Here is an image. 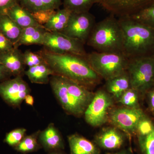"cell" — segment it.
<instances>
[{"label": "cell", "mask_w": 154, "mask_h": 154, "mask_svg": "<svg viewBox=\"0 0 154 154\" xmlns=\"http://www.w3.org/2000/svg\"><path fill=\"white\" fill-rule=\"evenodd\" d=\"M55 75L61 76L88 88L100 82L99 75L85 58L70 54H58L46 50L39 51Z\"/></svg>", "instance_id": "1"}, {"label": "cell", "mask_w": 154, "mask_h": 154, "mask_svg": "<svg viewBox=\"0 0 154 154\" xmlns=\"http://www.w3.org/2000/svg\"><path fill=\"white\" fill-rule=\"evenodd\" d=\"M124 35L122 53L129 60L154 56V29L131 17L118 18Z\"/></svg>", "instance_id": "2"}, {"label": "cell", "mask_w": 154, "mask_h": 154, "mask_svg": "<svg viewBox=\"0 0 154 154\" xmlns=\"http://www.w3.org/2000/svg\"><path fill=\"white\" fill-rule=\"evenodd\" d=\"M124 35L118 19L110 14L96 23L87 44L99 52L122 53Z\"/></svg>", "instance_id": "3"}, {"label": "cell", "mask_w": 154, "mask_h": 154, "mask_svg": "<svg viewBox=\"0 0 154 154\" xmlns=\"http://www.w3.org/2000/svg\"><path fill=\"white\" fill-rule=\"evenodd\" d=\"M85 58L101 79L106 81L126 72L129 62L122 53L96 51L87 54Z\"/></svg>", "instance_id": "4"}, {"label": "cell", "mask_w": 154, "mask_h": 154, "mask_svg": "<svg viewBox=\"0 0 154 154\" xmlns=\"http://www.w3.org/2000/svg\"><path fill=\"white\" fill-rule=\"evenodd\" d=\"M127 72L131 88L147 93L154 87V56L129 60Z\"/></svg>", "instance_id": "5"}, {"label": "cell", "mask_w": 154, "mask_h": 154, "mask_svg": "<svg viewBox=\"0 0 154 154\" xmlns=\"http://www.w3.org/2000/svg\"><path fill=\"white\" fill-rule=\"evenodd\" d=\"M85 45L60 32L47 31L45 35L44 49L58 54H70L85 57Z\"/></svg>", "instance_id": "6"}, {"label": "cell", "mask_w": 154, "mask_h": 154, "mask_svg": "<svg viewBox=\"0 0 154 154\" xmlns=\"http://www.w3.org/2000/svg\"><path fill=\"white\" fill-rule=\"evenodd\" d=\"M49 83L56 98L68 114L75 116L84 114L87 107L69 93L63 77L53 75L50 77Z\"/></svg>", "instance_id": "7"}, {"label": "cell", "mask_w": 154, "mask_h": 154, "mask_svg": "<svg viewBox=\"0 0 154 154\" xmlns=\"http://www.w3.org/2000/svg\"><path fill=\"white\" fill-rule=\"evenodd\" d=\"M113 104L112 98L106 91H97L84 113L86 122L93 127L104 124L108 119V110Z\"/></svg>", "instance_id": "8"}, {"label": "cell", "mask_w": 154, "mask_h": 154, "mask_svg": "<svg viewBox=\"0 0 154 154\" xmlns=\"http://www.w3.org/2000/svg\"><path fill=\"white\" fill-rule=\"evenodd\" d=\"M96 23L95 17L89 12L71 13L67 25L61 33L85 45Z\"/></svg>", "instance_id": "9"}, {"label": "cell", "mask_w": 154, "mask_h": 154, "mask_svg": "<svg viewBox=\"0 0 154 154\" xmlns=\"http://www.w3.org/2000/svg\"><path fill=\"white\" fill-rule=\"evenodd\" d=\"M105 10L118 18L131 17L154 5V0H96Z\"/></svg>", "instance_id": "10"}, {"label": "cell", "mask_w": 154, "mask_h": 154, "mask_svg": "<svg viewBox=\"0 0 154 154\" xmlns=\"http://www.w3.org/2000/svg\"><path fill=\"white\" fill-rule=\"evenodd\" d=\"M30 89L22 76H18L0 83V96L10 106L20 107Z\"/></svg>", "instance_id": "11"}, {"label": "cell", "mask_w": 154, "mask_h": 154, "mask_svg": "<svg viewBox=\"0 0 154 154\" xmlns=\"http://www.w3.org/2000/svg\"><path fill=\"white\" fill-rule=\"evenodd\" d=\"M145 116L140 107H125L114 109L110 112L109 117L114 126L130 134L136 132L139 122Z\"/></svg>", "instance_id": "12"}, {"label": "cell", "mask_w": 154, "mask_h": 154, "mask_svg": "<svg viewBox=\"0 0 154 154\" xmlns=\"http://www.w3.org/2000/svg\"><path fill=\"white\" fill-rule=\"evenodd\" d=\"M0 63L11 76H22L25 74L24 55L18 48H14L9 51L0 53Z\"/></svg>", "instance_id": "13"}, {"label": "cell", "mask_w": 154, "mask_h": 154, "mask_svg": "<svg viewBox=\"0 0 154 154\" xmlns=\"http://www.w3.org/2000/svg\"><path fill=\"white\" fill-rule=\"evenodd\" d=\"M125 141L124 135L113 128L102 130L94 139V143L99 148L108 150L120 149L124 146Z\"/></svg>", "instance_id": "14"}, {"label": "cell", "mask_w": 154, "mask_h": 154, "mask_svg": "<svg viewBox=\"0 0 154 154\" xmlns=\"http://www.w3.org/2000/svg\"><path fill=\"white\" fill-rule=\"evenodd\" d=\"M38 140L42 147L48 152L63 150L65 148L62 136L53 123L48 125L44 130L40 131Z\"/></svg>", "instance_id": "15"}, {"label": "cell", "mask_w": 154, "mask_h": 154, "mask_svg": "<svg viewBox=\"0 0 154 154\" xmlns=\"http://www.w3.org/2000/svg\"><path fill=\"white\" fill-rule=\"evenodd\" d=\"M70 154H100L99 148L95 143L77 134L68 137Z\"/></svg>", "instance_id": "16"}, {"label": "cell", "mask_w": 154, "mask_h": 154, "mask_svg": "<svg viewBox=\"0 0 154 154\" xmlns=\"http://www.w3.org/2000/svg\"><path fill=\"white\" fill-rule=\"evenodd\" d=\"M5 14L23 29L33 26H42L36 22L31 13L22 7L19 3L7 10Z\"/></svg>", "instance_id": "17"}, {"label": "cell", "mask_w": 154, "mask_h": 154, "mask_svg": "<svg viewBox=\"0 0 154 154\" xmlns=\"http://www.w3.org/2000/svg\"><path fill=\"white\" fill-rule=\"evenodd\" d=\"M43 26L29 27L24 28L22 35L14 48H18L22 45H43L45 35L47 32Z\"/></svg>", "instance_id": "18"}, {"label": "cell", "mask_w": 154, "mask_h": 154, "mask_svg": "<svg viewBox=\"0 0 154 154\" xmlns=\"http://www.w3.org/2000/svg\"><path fill=\"white\" fill-rule=\"evenodd\" d=\"M23 29L8 15L0 14V33L10 40L14 45L19 41Z\"/></svg>", "instance_id": "19"}, {"label": "cell", "mask_w": 154, "mask_h": 154, "mask_svg": "<svg viewBox=\"0 0 154 154\" xmlns=\"http://www.w3.org/2000/svg\"><path fill=\"white\" fill-rule=\"evenodd\" d=\"M31 82L34 84H47L49 83L50 76L55 75L54 72L45 62L36 66L29 67L25 72Z\"/></svg>", "instance_id": "20"}, {"label": "cell", "mask_w": 154, "mask_h": 154, "mask_svg": "<svg viewBox=\"0 0 154 154\" xmlns=\"http://www.w3.org/2000/svg\"><path fill=\"white\" fill-rule=\"evenodd\" d=\"M106 82L105 86L107 92L117 99L125 91L131 88L129 76L127 71Z\"/></svg>", "instance_id": "21"}, {"label": "cell", "mask_w": 154, "mask_h": 154, "mask_svg": "<svg viewBox=\"0 0 154 154\" xmlns=\"http://www.w3.org/2000/svg\"><path fill=\"white\" fill-rule=\"evenodd\" d=\"M72 12L63 8L56 11L48 22L43 25L45 30L49 32L61 33L66 27Z\"/></svg>", "instance_id": "22"}, {"label": "cell", "mask_w": 154, "mask_h": 154, "mask_svg": "<svg viewBox=\"0 0 154 154\" xmlns=\"http://www.w3.org/2000/svg\"><path fill=\"white\" fill-rule=\"evenodd\" d=\"M22 7L33 13L43 10H57L63 3V0H18Z\"/></svg>", "instance_id": "23"}, {"label": "cell", "mask_w": 154, "mask_h": 154, "mask_svg": "<svg viewBox=\"0 0 154 154\" xmlns=\"http://www.w3.org/2000/svg\"><path fill=\"white\" fill-rule=\"evenodd\" d=\"M40 131V130H38L29 135H25L14 149L17 151L24 154L37 151L42 148L38 140Z\"/></svg>", "instance_id": "24"}, {"label": "cell", "mask_w": 154, "mask_h": 154, "mask_svg": "<svg viewBox=\"0 0 154 154\" xmlns=\"http://www.w3.org/2000/svg\"><path fill=\"white\" fill-rule=\"evenodd\" d=\"M63 8L72 13L89 12L96 0H63Z\"/></svg>", "instance_id": "25"}, {"label": "cell", "mask_w": 154, "mask_h": 154, "mask_svg": "<svg viewBox=\"0 0 154 154\" xmlns=\"http://www.w3.org/2000/svg\"><path fill=\"white\" fill-rule=\"evenodd\" d=\"M138 143L141 154H154V128L150 133L137 135Z\"/></svg>", "instance_id": "26"}, {"label": "cell", "mask_w": 154, "mask_h": 154, "mask_svg": "<svg viewBox=\"0 0 154 154\" xmlns=\"http://www.w3.org/2000/svg\"><path fill=\"white\" fill-rule=\"evenodd\" d=\"M130 17L154 29V5Z\"/></svg>", "instance_id": "27"}, {"label": "cell", "mask_w": 154, "mask_h": 154, "mask_svg": "<svg viewBox=\"0 0 154 154\" xmlns=\"http://www.w3.org/2000/svg\"><path fill=\"white\" fill-rule=\"evenodd\" d=\"M138 93L131 88L124 92L118 99L120 104L129 108H139Z\"/></svg>", "instance_id": "28"}, {"label": "cell", "mask_w": 154, "mask_h": 154, "mask_svg": "<svg viewBox=\"0 0 154 154\" xmlns=\"http://www.w3.org/2000/svg\"><path fill=\"white\" fill-rule=\"evenodd\" d=\"M27 130L23 128H16L6 134L5 141L11 146L15 148L26 135Z\"/></svg>", "instance_id": "29"}, {"label": "cell", "mask_w": 154, "mask_h": 154, "mask_svg": "<svg viewBox=\"0 0 154 154\" xmlns=\"http://www.w3.org/2000/svg\"><path fill=\"white\" fill-rule=\"evenodd\" d=\"M23 55L25 65L29 67L36 66L45 62L39 51L33 52L27 50L23 53Z\"/></svg>", "instance_id": "30"}, {"label": "cell", "mask_w": 154, "mask_h": 154, "mask_svg": "<svg viewBox=\"0 0 154 154\" xmlns=\"http://www.w3.org/2000/svg\"><path fill=\"white\" fill-rule=\"evenodd\" d=\"M154 128L153 122L146 115L139 122L136 132L137 135H145L152 132Z\"/></svg>", "instance_id": "31"}, {"label": "cell", "mask_w": 154, "mask_h": 154, "mask_svg": "<svg viewBox=\"0 0 154 154\" xmlns=\"http://www.w3.org/2000/svg\"><path fill=\"white\" fill-rule=\"evenodd\" d=\"M55 10H43L31 13L32 16L39 25H43L48 22L56 12Z\"/></svg>", "instance_id": "32"}, {"label": "cell", "mask_w": 154, "mask_h": 154, "mask_svg": "<svg viewBox=\"0 0 154 154\" xmlns=\"http://www.w3.org/2000/svg\"><path fill=\"white\" fill-rule=\"evenodd\" d=\"M14 48V44L5 36L0 33V53L9 51Z\"/></svg>", "instance_id": "33"}, {"label": "cell", "mask_w": 154, "mask_h": 154, "mask_svg": "<svg viewBox=\"0 0 154 154\" xmlns=\"http://www.w3.org/2000/svg\"><path fill=\"white\" fill-rule=\"evenodd\" d=\"M18 3V0H0V14H5L7 10Z\"/></svg>", "instance_id": "34"}, {"label": "cell", "mask_w": 154, "mask_h": 154, "mask_svg": "<svg viewBox=\"0 0 154 154\" xmlns=\"http://www.w3.org/2000/svg\"><path fill=\"white\" fill-rule=\"evenodd\" d=\"M147 93L149 108L152 111L154 112V87Z\"/></svg>", "instance_id": "35"}, {"label": "cell", "mask_w": 154, "mask_h": 154, "mask_svg": "<svg viewBox=\"0 0 154 154\" xmlns=\"http://www.w3.org/2000/svg\"><path fill=\"white\" fill-rule=\"evenodd\" d=\"M11 76L7 71L5 67L3 66L2 63H0V83L8 79Z\"/></svg>", "instance_id": "36"}, {"label": "cell", "mask_w": 154, "mask_h": 154, "mask_svg": "<svg viewBox=\"0 0 154 154\" xmlns=\"http://www.w3.org/2000/svg\"><path fill=\"white\" fill-rule=\"evenodd\" d=\"M24 101L27 105L30 106H33L34 103V98L30 94H28L25 96Z\"/></svg>", "instance_id": "37"}, {"label": "cell", "mask_w": 154, "mask_h": 154, "mask_svg": "<svg viewBox=\"0 0 154 154\" xmlns=\"http://www.w3.org/2000/svg\"><path fill=\"white\" fill-rule=\"evenodd\" d=\"M48 154H66V153L62 150H56L53 151H51L48 152Z\"/></svg>", "instance_id": "38"}, {"label": "cell", "mask_w": 154, "mask_h": 154, "mask_svg": "<svg viewBox=\"0 0 154 154\" xmlns=\"http://www.w3.org/2000/svg\"><path fill=\"white\" fill-rule=\"evenodd\" d=\"M107 154H132L131 152L128 151H121L116 152L109 153Z\"/></svg>", "instance_id": "39"}, {"label": "cell", "mask_w": 154, "mask_h": 154, "mask_svg": "<svg viewBox=\"0 0 154 154\" xmlns=\"http://www.w3.org/2000/svg\"></svg>", "instance_id": "40"}]
</instances>
